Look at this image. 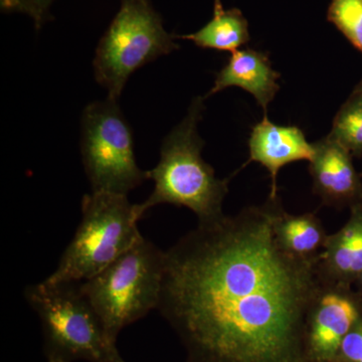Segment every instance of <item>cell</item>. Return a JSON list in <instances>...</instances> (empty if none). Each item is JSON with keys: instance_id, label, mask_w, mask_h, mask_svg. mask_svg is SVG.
<instances>
[{"instance_id": "cell-1", "label": "cell", "mask_w": 362, "mask_h": 362, "mask_svg": "<svg viewBox=\"0 0 362 362\" xmlns=\"http://www.w3.org/2000/svg\"><path fill=\"white\" fill-rule=\"evenodd\" d=\"M280 199L197 228L165 252L158 310L187 362H306L307 316L320 291L316 259L279 245Z\"/></svg>"}, {"instance_id": "cell-2", "label": "cell", "mask_w": 362, "mask_h": 362, "mask_svg": "<svg viewBox=\"0 0 362 362\" xmlns=\"http://www.w3.org/2000/svg\"><path fill=\"white\" fill-rule=\"evenodd\" d=\"M204 97H197L187 117L162 142L160 160L148 171L154 189L138 204L142 216L158 204L185 206L194 211L199 223L220 220L228 192V178L216 177L214 169L202 159L204 141L197 125L204 110Z\"/></svg>"}, {"instance_id": "cell-3", "label": "cell", "mask_w": 362, "mask_h": 362, "mask_svg": "<svg viewBox=\"0 0 362 362\" xmlns=\"http://www.w3.org/2000/svg\"><path fill=\"white\" fill-rule=\"evenodd\" d=\"M143 216L127 195L96 192L82 199V221L45 282H84L111 265L142 239L138 221Z\"/></svg>"}, {"instance_id": "cell-4", "label": "cell", "mask_w": 362, "mask_h": 362, "mask_svg": "<svg viewBox=\"0 0 362 362\" xmlns=\"http://www.w3.org/2000/svg\"><path fill=\"white\" fill-rule=\"evenodd\" d=\"M165 252L142 238L94 277L81 282L107 335L117 342L126 326L158 308Z\"/></svg>"}, {"instance_id": "cell-5", "label": "cell", "mask_w": 362, "mask_h": 362, "mask_svg": "<svg viewBox=\"0 0 362 362\" xmlns=\"http://www.w3.org/2000/svg\"><path fill=\"white\" fill-rule=\"evenodd\" d=\"M26 301L39 315L47 359L65 362H121L81 282L40 283L25 290Z\"/></svg>"}, {"instance_id": "cell-6", "label": "cell", "mask_w": 362, "mask_h": 362, "mask_svg": "<svg viewBox=\"0 0 362 362\" xmlns=\"http://www.w3.org/2000/svg\"><path fill=\"white\" fill-rule=\"evenodd\" d=\"M166 32L150 0H121V7L98 45L95 78L118 100L128 78L138 69L180 47Z\"/></svg>"}, {"instance_id": "cell-7", "label": "cell", "mask_w": 362, "mask_h": 362, "mask_svg": "<svg viewBox=\"0 0 362 362\" xmlns=\"http://www.w3.org/2000/svg\"><path fill=\"white\" fill-rule=\"evenodd\" d=\"M81 150L93 192L127 195L148 180L136 162L132 130L116 100L86 107Z\"/></svg>"}, {"instance_id": "cell-8", "label": "cell", "mask_w": 362, "mask_h": 362, "mask_svg": "<svg viewBox=\"0 0 362 362\" xmlns=\"http://www.w3.org/2000/svg\"><path fill=\"white\" fill-rule=\"evenodd\" d=\"M361 318L349 287L322 284L307 316L306 362H337L343 340Z\"/></svg>"}, {"instance_id": "cell-9", "label": "cell", "mask_w": 362, "mask_h": 362, "mask_svg": "<svg viewBox=\"0 0 362 362\" xmlns=\"http://www.w3.org/2000/svg\"><path fill=\"white\" fill-rule=\"evenodd\" d=\"M309 171L314 192L326 206L354 204L362 195V185L351 153L329 135L313 143Z\"/></svg>"}, {"instance_id": "cell-10", "label": "cell", "mask_w": 362, "mask_h": 362, "mask_svg": "<svg viewBox=\"0 0 362 362\" xmlns=\"http://www.w3.org/2000/svg\"><path fill=\"white\" fill-rule=\"evenodd\" d=\"M249 147L250 161L258 162L270 173L272 199L279 197L281 168L292 162H310L314 156L313 144L307 141L303 131L296 126L276 125L267 115L252 128Z\"/></svg>"}, {"instance_id": "cell-11", "label": "cell", "mask_w": 362, "mask_h": 362, "mask_svg": "<svg viewBox=\"0 0 362 362\" xmlns=\"http://www.w3.org/2000/svg\"><path fill=\"white\" fill-rule=\"evenodd\" d=\"M317 272L324 285L349 287L362 272V206H352L341 230L328 235L319 255Z\"/></svg>"}, {"instance_id": "cell-12", "label": "cell", "mask_w": 362, "mask_h": 362, "mask_svg": "<svg viewBox=\"0 0 362 362\" xmlns=\"http://www.w3.org/2000/svg\"><path fill=\"white\" fill-rule=\"evenodd\" d=\"M280 74L272 68L268 56L256 49H238L232 52L228 64L218 74L214 87L206 97L230 87H239L254 96L265 111L280 90Z\"/></svg>"}, {"instance_id": "cell-13", "label": "cell", "mask_w": 362, "mask_h": 362, "mask_svg": "<svg viewBox=\"0 0 362 362\" xmlns=\"http://www.w3.org/2000/svg\"><path fill=\"white\" fill-rule=\"evenodd\" d=\"M176 39L192 40L202 49L233 52L249 42V25L240 9H225L216 0L213 18L204 28L190 35H176Z\"/></svg>"}, {"instance_id": "cell-14", "label": "cell", "mask_w": 362, "mask_h": 362, "mask_svg": "<svg viewBox=\"0 0 362 362\" xmlns=\"http://www.w3.org/2000/svg\"><path fill=\"white\" fill-rule=\"evenodd\" d=\"M275 235L284 251L304 259H316L328 237L315 214H290L285 211L276 221Z\"/></svg>"}, {"instance_id": "cell-15", "label": "cell", "mask_w": 362, "mask_h": 362, "mask_svg": "<svg viewBox=\"0 0 362 362\" xmlns=\"http://www.w3.org/2000/svg\"><path fill=\"white\" fill-rule=\"evenodd\" d=\"M331 138L345 147L350 153H362V93L354 90L338 111L331 130Z\"/></svg>"}, {"instance_id": "cell-16", "label": "cell", "mask_w": 362, "mask_h": 362, "mask_svg": "<svg viewBox=\"0 0 362 362\" xmlns=\"http://www.w3.org/2000/svg\"><path fill=\"white\" fill-rule=\"evenodd\" d=\"M327 20L362 54V0H331Z\"/></svg>"}, {"instance_id": "cell-17", "label": "cell", "mask_w": 362, "mask_h": 362, "mask_svg": "<svg viewBox=\"0 0 362 362\" xmlns=\"http://www.w3.org/2000/svg\"><path fill=\"white\" fill-rule=\"evenodd\" d=\"M337 362H362V318L343 340Z\"/></svg>"}, {"instance_id": "cell-18", "label": "cell", "mask_w": 362, "mask_h": 362, "mask_svg": "<svg viewBox=\"0 0 362 362\" xmlns=\"http://www.w3.org/2000/svg\"><path fill=\"white\" fill-rule=\"evenodd\" d=\"M54 0H25V13L32 16L37 28L44 25L49 16V6Z\"/></svg>"}, {"instance_id": "cell-19", "label": "cell", "mask_w": 362, "mask_h": 362, "mask_svg": "<svg viewBox=\"0 0 362 362\" xmlns=\"http://www.w3.org/2000/svg\"><path fill=\"white\" fill-rule=\"evenodd\" d=\"M0 2L4 11L25 13V0H0Z\"/></svg>"}, {"instance_id": "cell-20", "label": "cell", "mask_w": 362, "mask_h": 362, "mask_svg": "<svg viewBox=\"0 0 362 362\" xmlns=\"http://www.w3.org/2000/svg\"><path fill=\"white\" fill-rule=\"evenodd\" d=\"M47 362H65V361H59V359L49 358V359H47Z\"/></svg>"}, {"instance_id": "cell-21", "label": "cell", "mask_w": 362, "mask_h": 362, "mask_svg": "<svg viewBox=\"0 0 362 362\" xmlns=\"http://www.w3.org/2000/svg\"><path fill=\"white\" fill-rule=\"evenodd\" d=\"M356 90H358V92H361L362 93V81L361 82V84H359L358 86H357V88L356 89Z\"/></svg>"}, {"instance_id": "cell-22", "label": "cell", "mask_w": 362, "mask_h": 362, "mask_svg": "<svg viewBox=\"0 0 362 362\" xmlns=\"http://www.w3.org/2000/svg\"><path fill=\"white\" fill-rule=\"evenodd\" d=\"M357 280H358L359 282H361V287H362V272H361V275H359V277L357 278Z\"/></svg>"}, {"instance_id": "cell-23", "label": "cell", "mask_w": 362, "mask_h": 362, "mask_svg": "<svg viewBox=\"0 0 362 362\" xmlns=\"http://www.w3.org/2000/svg\"><path fill=\"white\" fill-rule=\"evenodd\" d=\"M121 362H126V361H121Z\"/></svg>"}]
</instances>
